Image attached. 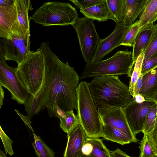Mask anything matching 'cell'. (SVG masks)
Segmentation results:
<instances>
[{
    "mask_svg": "<svg viewBox=\"0 0 157 157\" xmlns=\"http://www.w3.org/2000/svg\"><path fill=\"white\" fill-rule=\"evenodd\" d=\"M44 64V82L38 93L50 117H57L58 111H77L79 77L67 62H62L52 51L49 43L40 45Z\"/></svg>",
    "mask_w": 157,
    "mask_h": 157,
    "instance_id": "6da1fadb",
    "label": "cell"
},
{
    "mask_svg": "<svg viewBox=\"0 0 157 157\" xmlns=\"http://www.w3.org/2000/svg\"><path fill=\"white\" fill-rule=\"evenodd\" d=\"M88 86L100 116L111 108H124L132 100L129 87L118 76H97L89 83Z\"/></svg>",
    "mask_w": 157,
    "mask_h": 157,
    "instance_id": "7a4b0ae2",
    "label": "cell"
},
{
    "mask_svg": "<svg viewBox=\"0 0 157 157\" xmlns=\"http://www.w3.org/2000/svg\"><path fill=\"white\" fill-rule=\"evenodd\" d=\"M135 63L132 52L119 50L105 60L86 63L80 77L81 79L104 75H121L127 74L131 77Z\"/></svg>",
    "mask_w": 157,
    "mask_h": 157,
    "instance_id": "3957f363",
    "label": "cell"
},
{
    "mask_svg": "<svg viewBox=\"0 0 157 157\" xmlns=\"http://www.w3.org/2000/svg\"><path fill=\"white\" fill-rule=\"evenodd\" d=\"M89 83L81 82L78 90L77 114L80 124L87 136L102 137L103 124L99 114L91 96Z\"/></svg>",
    "mask_w": 157,
    "mask_h": 157,
    "instance_id": "277c9868",
    "label": "cell"
},
{
    "mask_svg": "<svg viewBox=\"0 0 157 157\" xmlns=\"http://www.w3.org/2000/svg\"><path fill=\"white\" fill-rule=\"evenodd\" d=\"M75 8L68 2H48L37 9L30 20L46 27L51 26H73L78 18Z\"/></svg>",
    "mask_w": 157,
    "mask_h": 157,
    "instance_id": "5b68a950",
    "label": "cell"
},
{
    "mask_svg": "<svg viewBox=\"0 0 157 157\" xmlns=\"http://www.w3.org/2000/svg\"><path fill=\"white\" fill-rule=\"evenodd\" d=\"M44 64L41 50L31 51L16 68L17 75L28 93L35 97L44 82Z\"/></svg>",
    "mask_w": 157,
    "mask_h": 157,
    "instance_id": "8992f818",
    "label": "cell"
},
{
    "mask_svg": "<svg viewBox=\"0 0 157 157\" xmlns=\"http://www.w3.org/2000/svg\"><path fill=\"white\" fill-rule=\"evenodd\" d=\"M94 21L86 17L78 18L73 26L77 33L84 60L90 62L100 39Z\"/></svg>",
    "mask_w": 157,
    "mask_h": 157,
    "instance_id": "52a82bcc",
    "label": "cell"
},
{
    "mask_svg": "<svg viewBox=\"0 0 157 157\" xmlns=\"http://www.w3.org/2000/svg\"><path fill=\"white\" fill-rule=\"evenodd\" d=\"M0 86L10 92L11 99L20 104H24L29 94L20 81L16 68L9 66L6 61L0 59Z\"/></svg>",
    "mask_w": 157,
    "mask_h": 157,
    "instance_id": "ba28073f",
    "label": "cell"
},
{
    "mask_svg": "<svg viewBox=\"0 0 157 157\" xmlns=\"http://www.w3.org/2000/svg\"><path fill=\"white\" fill-rule=\"evenodd\" d=\"M156 100H145L138 103L132 98L129 103L123 108L129 126L135 136L142 132L147 116Z\"/></svg>",
    "mask_w": 157,
    "mask_h": 157,
    "instance_id": "9c48e42d",
    "label": "cell"
},
{
    "mask_svg": "<svg viewBox=\"0 0 157 157\" xmlns=\"http://www.w3.org/2000/svg\"><path fill=\"white\" fill-rule=\"evenodd\" d=\"M30 35L26 37L13 36L11 39L1 38L2 48L6 60L16 62L20 65L31 52Z\"/></svg>",
    "mask_w": 157,
    "mask_h": 157,
    "instance_id": "30bf717a",
    "label": "cell"
},
{
    "mask_svg": "<svg viewBox=\"0 0 157 157\" xmlns=\"http://www.w3.org/2000/svg\"><path fill=\"white\" fill-rule=\"evenodd\" d=\"M16 1L13 0L9 5L0 6V37L1 38L11 39L13 36H27L23 35L19 25Z\"/></svg>",
    "mask_w": 157,
    "mask_h": 157,
    "instance_id": "8fae6325",
    "label": "cell"
},
{
    "mask_svg": "<svg viewBox=\"0 0 157 157\" xmlns=\"http://www.w3.org/2000/svg\"><path fill=\"white\" fill-rule=\"evenodd\" d=\"M129 26L122 22L116 23L112 32L104 39H100L94 53L90 63L99 61L113 50L121 46Z\"/></svg>",
    "mask_w": 157,
    "mask_h": 157,
    "instance_id": "7c38bea8",
    "label": "cell"
},
{
    "mask_svg": "<svg viewBox=\"0 0 157 157\" xmlns=\"http://www.w3.org/2000/svg\"><path fill=\"white\" fill-rule=\"evenodd\" d=\"M103 125H107L117 128L126 134L134 142L137 140L132 132L127 122L123 108L114 107L108 110L100 116Z\"/></svg>",
    "mask_w": 157,
    "mask_h": 157,
    "instance_id": "4fadbf2b",
    "label": "cell"
},
{
    "mask_svg": "<svg viewBox=\"0 0 157 157\" xmlns=\"http://www.w3.org/2000/svg\"><path fill=\"white\" fill-rule=\"evenodd\" d=\"M88 137L79 124L67 134V144L63 157H82V149Z\"/></svg>",
    "mask_w": 157,
    "mask_h": 157,
    "instance_id": "5bb4252c",
    "label": "cell"
},
{
    "mask_svg": "<svg viewBox=\"0 0 157 157\" xmlns=\"http://www.w3.org/2000/svg\"><path fill=\"white\" fill-rule=\"evenodd\" d=\"M82 157H111L109 150L99 138L88 137L82 149Z\"/></svg>",
    "mask_w": 157,
    "mask_h": 157,
    "instance_id": "9a60e30c",
    "label": "cell"
},
{
    "mask_svg": "<svg viewBox=\"0 0 157 157\" xmlns=\"http://www.w3.org/2000/svg\"><path fill=\"white\" fill-rule=\"evenodd\" d=\"M139 94L145 100L156 101L157 97V66L143 75Z\"/></svg>",
    "mask_w": 157,
    "mask_h": 157,
    "instance_id": "2e32d148",
    "label": "cell"
},
{
    "mask_svg": "<svg viewBox=\"0 0 157 157\" xmlns=\"http://www.w3.org/2000/svg\"><path fill=\"white\" fill-rule=\"evenodd\" d=\"M156 26V24L150 23L145 25L140 30L133 47V59L135 63L138 57L143 53Z\"/></svg>",
    "mask_w": 157,
    "mask_h": 157,
    "instance_id": "e0dca14e",
    "label": "cell"
},
{
    "mask_svg": "<svg viewBox=\"0 0 157 157\" xmlns=\"http://www.w3.org/2000/svg\"><path fill=\"white\" fill-rule=\"evenodd\" d=\"M18 21L19 25L25 36L30 35V21L28 13L33 8L29 0H16Z\"/></svg>",
    "mask_w": 157,
    "mask_h": 157,
    "instance_id": "ac0fdd59",
    "label": "cell"
},
{
    "mask_svg": "<svg viewBox=\"0 0 157 157\" xmlns=\"http://www.w3.org/2000/svg\"><path fill=\"white\" fill-rule=\"evenodd\" d=\"M147 0H125L124 20L126 26L133 24L138 17L141 15Z\"/></svg>",
    "mask_w": 157,
    "mask_h": 157,
    "instance_id": "d6986e66",
    "label": "cell"
},
{
    "mask_svg": "<svg viewBox=\"0 0 157 157\" xmlns=\"http://www.w3.org/2000/svg\"><path fill=\"white\" fill-rule=\"evenodd\" d=\"M85 17L99 22H104L109 19V13L105 0L88 8L80 10Z\"/></svg>",
    "mask_w": 157,
    "mask_h": 157,
    "instance_id": "ffe728a7",
    "label": "cell"
},
{
    "mask_svg": "<svg viewBox=\"0 0 157 157\" xmlns=\"http://www.w3.org/2000/svg\"><path fill=\"white\" fill-rule=\"evenodd\" d=\"M109 19L116 23H121L124 20L125 0H105Z\"/></svg>",
    "mask_w": 157,
    "mask_h": 157,
    "instance_id": "44dd1931",
    "label": "cell"
},
{
    "mask_svg": "<svg viewBox=\"0 0 157 157\" xmlns=\"http://www.w3.org/2000/svg\"><path fill=\"white\" fill-rule=\"evenodd\" d=\"M102 137L122 145L134 143L130 137L121 131L107 125L103 126Z\"/></svg>",
    "mask_w": 157,
    "mask_h": 157,
    "instance_id": "7402d4cb",
    "label": "cell"
},
{
    "mask_svg": "<svg viewBox=\"0 0 157 157\" xmlns=\"http://www.w3.org/2000/svg\"><path fill=\"white\" fill-rule=\"evenodd\" d=\"M157 16V0H147L138 20L140 29L147 24L153 23Z\"/></svg>",
    "mask_w": 157,
    "mask_h": 157,
    "instance_id": "603a6c76",
    "label": "cell"
},
{
    "mask_svg": "<svg viewBox=\"0 0 157 157\" xmlns=\"http://www.w3.org/2000/svg\"><path fill=\"white\" fill-rule=\"evenodd\" d=\"M24 105L27 115L29 117L30 119L35 114H37L41 110L45 108L39 93H38L35 97L29 94Z\"/></svg>",
    "mask_w": 157,
    "mask_h": 157,
    "instance_id": "cb8c5ba5",
    "label": "cell"
},
{
    "mask_svg": "<svg viewBox=\"0 0 157 157\" xmlns=\"http://www.w3.org/2000/svg\"><path fill=\"white\" fill-rule=\"evenodd\" d=\"M59 119L60 128L67 134L80 124L78 116L75 114L73 110L65 112L64 114Z\"/></svg>",
    "mask_w": 157,
    "mask_h": 157,
    "instance_id": "d4e9b609",
    "label": "cell"
},
{
    "mask_svg": "<svg viewBox=\"0 0 157 157\" xmlns=\"http://www.w3.org/2000/svg\"><path fill=\"white\" fill-rule=\"evenodd\" d=\"M34 141L32 143L37 157H55V153L44 142L40 136L33 133Z\"/></svg>",
    "mask_w": 157,
    "mask_h": 157,
    "instance_id": "484cf974",
    "label": "cell"
},
{
    "mask_svg": "<svg viewBox=\"0 0 157 157\" xmlns=\"http://www.w3.org/2000/svg\"><path fill=\"white\" fill-rule=\"evenodd\" d=\"M139 147L140 157H154L157 155L156 149L148 135L144 134Z\"/></svg>",
    "mask_w": 157,
    "mask_h": 157,
    "instance_id": "4316f807",
    "label": "cell"
},
{
    "mask_svg": "<svg viewBox=\"0 0 157 157\" xmlns=\"http://www.w3.org/2000/svg\"><path fill=\"white\" fill-rule=\"evenodd\" d=\"M143 53L140 55L136 61L133 69L129 82V90L131 96L133 98L135 96L134 87L141 73V68L144 59Z\"/></svg>",
    "mask_w": 157,
    "mask_h": 157,
    "instance_id": "83f0119b",
    "label": "cell"
},
{
    "mask_svg": "<svg viewBox=\"0 0 157 157\" xmlns=\"http://www.w3.org/2000/svg\"><path fill=\"white\" fill-rule=\"evenodd\" d=\"M140 29L138 20L129 25L121 46L133 47L136 37Z\"/></svg>",
    "mask_w": 157,
    "mask_h": 157,
    "instance_id": "f1b7e54d",
    "label": "cell"
},
{
    "mask_svg": "<svg viewBox=\"0 0 157 157\" xmlns=\"http://www.w3.org/2000/svg\"><path fill=\"white\" fill-rule=\"evenodd\" d=\"M157 115V99L147 116L142 132L144 134H149L153 130L155 125Z\"/></svg>",
    "mask_w": 157,
    "mask_h": 157,
    "instance_id": "f546056e",
    "label": "cell"
},
{
    "mask_svg": "<svg viewBox=\"0 0 157 157\" xmlns=\"http://www.w3.org/2000/svg\"><path fill=\"white\" fill-rule=\"evenodd\" d=\"M157 53V24L150 40L143 51L144 59L153 56Z\"/></svg>",
    "mask_w": 157,
    "mask_h": 157,
    "instance_id": "4dcf8cb0",
    "label": "cell"
},
{
    "mask_svg": "<svg viewBox=\"0 0 157 157\" xmlns=\"http://www.w3.org/2000/svg\"><path fill=\"white\" fill-rule=\"evenodd\" d=\"M157 66V53L145 59H144L141 68V73L144 75Z\"/></svg>",
    "mask_w": 157,
    "mask_h": 157,
    "instance_id": "1f68e13d",
    "label": "cell"
},
{
    "mask_svg": "<svg viewBox=\"0 0 157 157\" xmlns=\"http://www.w3.org/2000/svg\"><path fill=\"white\" fill-rule=\"evenodd\" d=\"M0 136L4 147L6 154L8 153L10 155L14 154L12 147L13 141L5 133L1 126H0Z\"/></svg>",
    "mask_w": 157,
    "mask_h": 157,
    "instance_id": "d6a6232c",
    "label": "cell"
},
{
    "mask_svg": "<svg viewBox=\"0 0 157 157\" xmlns=\"http://www.w3.org/2000/svg\"><path fill=\"white\" fill-rule=\"evenodd\" d=\"M103 0H70L80 10L86 9L99 4Z\"/></svg>",
    "mask_w": 157,
    "mask_h": 157,
    "instance_id": "836d02e7",
    "label": "cell"
},
{
    "mask_svg": "<svg viewBox=\"0 0 157 157\" xmlns=\"http://www.w3.org/2000/svg\"><path fill=\"white\" fill-rule=\"evenodd\" d=\"M148 135L153 142L157 151V115L154 128Z\"/></svg>",
    "mask_w": 157,
    "mask_h": 157,
    "instance_id": "e575fe53",
    "label": "cell"
},
{
    "mask_svg": "<svg viewBox=\"0 0 157 157\" xmlns=\"http://www.w3.org/2000/svg\"><path fill=\"white\" fill-rule=\"evenodd\" d=\"M15 111L22 120L25 124L27 125L33 132H34V131L31 125V122L29 117L27 116H25L22 115L18 110L17 109H15Z\"/></svg>",
    "mask_w": 157,
    "mask_h": 157,
    "instance_id": "d590c367",
    "label": "cell"
},
{
    "mask_svg": "<svg viewBox=\"0 0 157 157\" xmlns=\"http://www.w3.org/2000/svg\"><path fill=\"white\" fill-rule=\"evenodd\" d=\"M143 76V75L141 73L134 87L135 96L139 94L142 85Z\"/></svg>",
    "mask_w": 157,
    "mask_h": 157,
    "instance_id": "8d00e7d4",
    "label": "cell"
},
{
    "mask_svg": "<svg viewBox=\"0 0 157 157\" xmlns=\"http://www.w3.org/2000/svg\"><path fill=\"white\" fill-rule=\"evenodd\" d=\"M110 152L111 157H131L119 148Z\"/></svg>",
    "mask_w": 157,
    "mask_h": 157,
    "instance_id": "74e56055",
    "label": "cell"
},
{
    "mask_svg": "<svg viewBox=\"0 0 157 157\" xmlns=\"http://www.w3.org/2000/svg\"><path fill=\"white\" fill-rule=\"evenodd\" d=\"M132 98L136 102L138 103H141L145 101L143 97L139 94L136 95Z\"/></svg>",
    "mask_w": 157,
    "mask_h": 157,
    "instance_id": "f35d334b",
    "label": "cell"
},
{
    "mask_svg": "<svg viewBox=\"0 0 157 157\" xmlns=\"http://www.w3.org/2000/svg\"><path fill=\"white\" fill-rule=\"evenodd\" d=\"M2 86H0V109L3 104V101L4 98V93Z\"/></svg>",
    "mask_w": 157,
    "mask_h": 157,
    "instance_id": "ab89813d",
    "label": "cell"
},
{
    "mask_svg": "<svg viewBox=\"0 0 157 157\" xmlns=\"http://www.w3.org/2000/svg\"><path fill=\"white\" fill-rule=\"evenodd\" d=\"M0 157H7L4 152L1 150L0 151Z\"/></svg>",
    "mask_w": 157,
    "mask_h": 157,
    "instance_id": "60d3db41",
    "label": "cell"
},
{
    "mask_svg": "<svg viewBox=\"0 0 157 157\" xmlns=\"http://www.w3.org/2000/svg\"><path fill=\"white\" fill-rule=\"evenodd\" d=\"M157 21V16L155 18V21H154V22H155V21Z\"/></svg>",
    "mask_w": 157,
    "mask_h": 157,
    "instance_id": "b9f144b4",
    "label": "cell"
},
{
    "mask_svg": "<svg viewBox=\"0 0 157 157\" xmlns=\"http://www.w3.org/2000/svg\"><path fill=\"white\" fill-rule=\"evenodd\" d=\"M154 157H157V155H156V156H154Z\"/></svg>",
    "mask_w": 157,
    "mask_h": 157,
    "instance_id": "7bdbcfd3",
    "label": "cell"
}]
</instances>
